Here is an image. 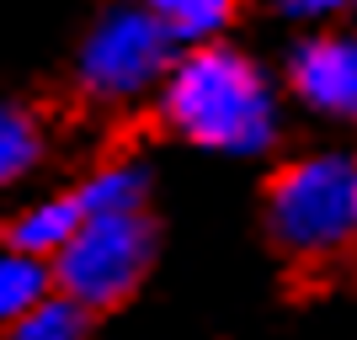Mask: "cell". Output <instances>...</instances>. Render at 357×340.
I'll list each match as a JSON object with an SVG mask.
<instances>
[{"label":"cell","instance_id":"cell-7","mask_svg":"<svg viewBox=\"0 0 357 340\" xmlns=\"http://www.w3.org/2000/svg\"><path fill=\"white\" fill-rule=\"evenodd\" d=\"M75 202L86 218H139L149 202V165L144 160H107L96 165L80 186H75Z\"/></svg>","mask_w":357,"mask_h":340},{"label":"cell","instance_id":"cell-11","mask_svg":"<svg viewBox=\"0 0 357 340\" xmlns=\"http://www.w3.org/2000/svg\"><path fill=\"white\" fill-rule=\"evenodd\" d=\"M86 330H91L86 309H75L70 298L48 293L32 314H22V319L6 330V340H86Z\"/></svg>","mask_w":357,"mask_h":340},{"label":"cell","instance_id":"cell-10","mask_svg":"<svg viewBox=\"0 0 357 340\" xmlns=\"http://www.w3.org/2000/svg\"><path fill=\"white\" fill-rule=\"evenodd\" d=\"M48 293H54V277H48L43 261L0 250V330H11L22 314H32Z\"/></svg>","mask_w":357,"mask_h":340},{"label":"cell","instance_id":"cell-5","mask_svg":"<svg viewBox=\"0 0 357 340\" xmlns=\"http://www.w3.org/2000/svg\"><path fill=\"white\" fill-rule=\"evenodd\" d=\"M288 80L320 118L357 122V32H320L288 54Z\"/></svg>","mask_w":357,"mask_h":340},{"label":"cell","instance_id":"cell-9","mask_svg":"<svg viewBox=\"0 0 357 340\" xmlns=\"http://www.w3.org/2000/svg\"><path fill=\"white\" fill-rule=\"evenodd\" d=\"M43 160V122L22 102H0V192H11Z\"/></svg>","mask_w":357,"mask_h":340},{"label":"cell","instance_id":"cell-6","mask_svg":"<svg viewBox=\"0 0 357 340\" xmlns=\"http://www.w3.org/2000/svg\"><path fill=\"white\" fill-rule=\"evenodd\" d=\"M86 223V213H80V202H75V192L64 197H38L32 207H22L11 223H6V245L0 250H16V255H27V261H54V255L64 250L75 239V229Z\"/></svg>","mask_w":357,"mask_h":340},{"label":"cell","instance_id":"cell-12","mask_svg":"<svg viewBox=\"0 0 357 340\" xmlns=\"http://www.w3.org/2000/svg\"><path fill=\"white\" fill-rule=\"evenodd\" d=\"M283 16H298V22H314V16H336L347 11V6H357V0H272Z\"/></svg>","mask_w":357,"mask_h":340},{"label":"cell","instance_id":"cell-2","mask_svg":"<svg viewBox=\"0 0 357 340\" xmlns=\"http://www.w3.org/2000/svg\"><path fill=\"white\" fill-rule=\"evenodd\" d=\"M267 229L283 255L320 261L357 239V160L304 154L267 181Z\"/></svg>","mask_w":357,"mask_h":340},{"label":"cell","instance_id":"cell-3","mask_svg":"<svg viewBox=\"0 0 357 340\" xmlns=\"http://www.w3.org/2000/svg\"><path fill=\"white\" fill-rule=\"evenodd\" d=\"M149 261H155V229L144 213L139 218H86L70 245L48 261V277H54V293L70 298L75 309L102 314L118 309L123 298H134Z\"/></svg>","mask_w":357,"mask_h":340},{"label":"cell","instance_id":"cell-8","mask_svg":"<svg viewBox=\"0 0 357 340\" xmlns=\"http://www.w3.org/2000/svg\"><path fill=\"white\" fill-rule=\"evenodd\" d=\"M235 6L240 0H149L144 11L155 16V27L165 32L171 48H208L219 43V32L235 22Z\"/></svg>","mask_w":357,"mask_h":340},{"label":"cell","instance_id":"cell-1","mask_svg":"<svg viewBox=\"0 0 357 340\" xmlns=\"http://www.w3.org/2000/svg\"><path fill=\"white\" fill-rule=\"evenodd\" d=\"M160 118L203 149L261 154L278 138V96L245 54L208 43L171 59L160 80Z\"/></svg>","mask_w":357,"mask_h":340},{"label":"cell","instance_id":"cell-4","mask_svg":"<svg viewBox=\"0 0 357 340\" xmlns=\"http://www.w3.org/2000/svg\"><path fill=\"white\" fill-rule=\"evenodd\" d=\"M171 59H176V48L165 43L155 16L144 6H118V11L96 16V27L86 32V43L75 54V80L91 102L123 106L160 86Z\"/></svg>","mask_w":357,"mask_h":340}]
</instances>
